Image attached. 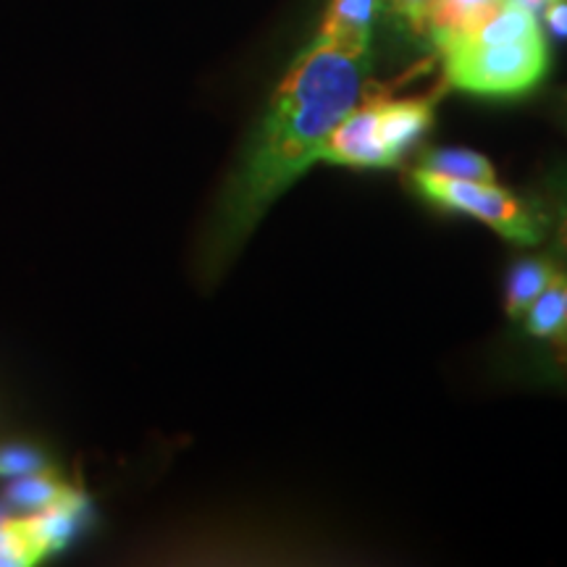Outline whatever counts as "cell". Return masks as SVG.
Returning <instances> with one entry per match:
<instances>
[{"label":"cell","mask_w":567,"mask_h":567,"mask_svg":"<svg viewBox=\"0 0 567 567\" xmlns=\"http://www.w3.org/2000/svg\"><path fill=\"white\" fill-rule=\"evenodd\" d=\"M517 3H523V6H526L528 11H534L536 17H542V11L547 9V6L551 3V0H517Z\"/></svg>","instance_id":"obj_15"},{"label":"cell","mask_w":567,"mask_h":567,"mask_svg":"<svg viewBox=\"0 0 567 567\" xmlns=\"http://www.w3.org/2000/svg\"><path fill=\"white\" fill-rule=\"evenodd\" d=\"M431 3L434 0H386V6L402 24L410 27V32L425 34V27H429V13Z\"/></svg>","instance_id":"obj_13"},{"label":"cell","mask_w":567,"mask_h":567,"mask_svg":"<svg viewBox=\"0 0 567 567\" xmlns=\"http://www.w3.org/2000/svg\"><path fill=\"white\" fill-rule=\"evenodd\" d=\"M544 208H547V234L551 239V258L567 271V163L557 166L544 179Z\"/></svg>","instance_id":"obj_11"},{"label":"cell","mask_w":567,"mask_h":567,"mask_svg":"<svg viewBox=\"0 0 567 567\" xmlns=\"http://www.w3.org/2000/svg\"><path fill=\"white\" fill-rule=\"evenodd\" d=\"M386 0H329L318 32L354 45H371Z\"/></svg>","instance_id":"obj_9"},{"label":"cell","mask_w":567,"mask_h":567,"mask_svg":"<svg viewBox=\"0 0 567 567\" xmlns=\"http://www.w3.org/2000/svg\"><path fill=\"white\" fill-rule=\"evenodd\" d=\"M76 492H80V488L71 486L55 467H45V471L24 473V476L6 481L3 492H0L3 494L0 502H3L9 513L27 515L59 505V502L69 499V496Z\"/></svg>","instance_id":"obj_6"},{"label":"cell","mask_w":567,"mask_h":567,"mask_svg":"<svg viewBox=\"0 0 567 567\" xmlns=\"http://www.w3.org/2000/svg\"><path fill=\"white\" fill-rule=\"evenodd\" d=\"M6 513H9V509H6V505H3V502H0V517H3Z\"/></svg>","instance_id":"obj_17"},{"label":"cell","mask_w":567,"mask_h":567,"mask_svg":"<svg viewBox=\"0 0 567 567\" xmlns=\"http://www.w3.org/2000/svg\"><path fill=\"white\" fill-rule=\"evenodd\" d=\"M442 90L421 97H371L373 134L384 168H394L405 161L410 147L434 126L436 105Z\"/></svg>","instance_id":"obj_4"},{"label":"cell","mask_w":567,"mask_h":567,"mask_svg":"<svg viewBox=\"0 0 567 567\" xmlns=\"http://www.w3.org/2000/svg\"><path fill=\"white\" fill-rule=\"evenodd\" d=\"M542 17L551 38L567 42V0H551L547 9L542 11Z\"/></svg>","instance_id":"obj_14"},{"label":"cell","mask_w":567,"mask_h":567,"mask_svg":"<svg viewBox=\"0 0 567 567\" xmlns=\"http://www.w3.org/2000/svg\"><path fill=\"white\" fill-rule=\"evenodd\" d=\"M565 122H567V97H565Z\"/></svg>","instance_id":"obj_18"},{"label":"cell","mask_w":567,"mask_h":567,"mask_svg":"<svg viewBox=\"0 0 567 567\" xmlns=\"http://www.w3.org/2000/svg\"><path fill=\"white\" fill-rule=\"evenodd\" d=\"M502 3L505 0H434L425 34L434 42L436 51H442L484 24Z\"/></svg>","instance_id":"obj_5"},{"label":"cell","mask_w":567,"mask_h":567,"mask_svg":"<svg viewBox=\"0 0 567 567\" xmlns=\"http://www.w3.org/2000/svg\"><path fill=\"white\" fill-rule=\"evenodd\" d=\"M555 360H557L559 368H565V371H567V339H565V344L555 352Z\"/></svg>","instance_id":"obj_16"},{"label":"cell","mask_w":567,"mask_h":567,"mask_svg":"<svg viewBox=\"0 0 567 567\" xmlns=\"http://www.w3.org/2000/svg\"><path fill=\"white\" fill-rule=\"evenodd\" d=\"M559 266L551 255H534V258H520L509 266L507 279H505V313L513 321H520L526 316V310L534 305V300L544 289L549 287V281L555 279Z\"/></svg>","instance_id":"obj_8"},{"label":"cell","mask_w":567,"mask_h":567,"mask_svg":"<svg viewBox=\"0 0 567 567\" xmlns=\"http://www.w3.org/2000/svg\"><path fill=\"white\" fill-rule=\"evenodd\" d=\"M53 467L45 450L30 442H0V481H11L24 473Z\"/></svg>","instance_id":"obj_12"},{"label":"cell","mask_w":567,"mask_h":567,"mask_svg":"<svg viewBox=\"0 0 567 567\" xmlns=\"http://www.w3.org/2000/svg\"><path fill=\"white\" fill-rule=\"evenodd\" d=\"M523 331L557 352L567 339V271L559 268L549 287L536 297L534 305L520 318Z\"/></svg>","instance_id":"obj_7"},{"label":"cell","mask_w":567,"mask_h":567,"mask_svg":"<svg viewBox=\"0 0 567 567\" xmlns=\"http://www.w3.org/2000/svg\"><path fill=\"white\" fill-rule=\"evenodd\" d=\"M446 87L476 97L513 101L534 92L547 80L551 55L544 32L509 42L457 40L439 51Z\"/></svg>","instance_id":"obj_2"},{"label":"cell","mask_w":567,"mask_h":567,"mask_svg":"<svg viewBox=\"0 0 567 567\" xmlns=\"http://www.w3.org/2000/svg\"><path fill=\"white\" fill-rule=\"evenodd\" d=\"M417 166L429 172L450 176V179H471V182H496V172L486 155L467 147H431L421 155Z\"/></svg>","instance_id":"obj_10"},{"label":"cell","mask_w":567,"mask_h":567,"mask_svg":"<svg viewBox=\"0 0 567 567\" xmlns=\"http://www.w3.org/2000/svg\"><path fill=\"white\" fill-rule=\"evenodd\" d=\"M410 187L425 203L476 218L517 247H536L547 239L549 221L542 197L513 193L496 182L450 179L421 166L410 172Z\"/></svg>","instance_id":"obj_3"},{"label":"cell","mask_w":567,"mask_h":567,"mask_svg":"<svg viewBox=\"0 0 567 567\" xmlns=\"http://www.w3.org/2000/svg\"><path fill=\"white\" fill-rule=\"evenodd\" d=\"M371 69V45L321 32L297 55L218 189L195 247L197 281L216 284L229 271L268 208L313 166L329 132L363 101Z\"/></svg>","instance_id":"obj_1"}]
</instances>
